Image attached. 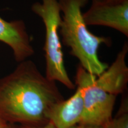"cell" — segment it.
<instances>
[{"instance_id":"7c38bea8","label":"cell","mask_w":128,"mask_h":128,"mask_svg":"<svg viewBox=\"0 0 128 128\" xmlns=\"http://www.w3.org/2000/svg\"><path fill=\"white\" fill-rule=\"evenodd\" d=\"M125 1H127V0H104L103 2L110 3V4H119Z\"/></svg>"},{"instance_id":"30bf717a","label":"cell","mask_w":128,"mask_h":128,"mask_svg":"<svg viewBox=\"0 0 128 128\" xmlns=\"http://www.w3.org/2000/svg\"><path fill=\"white\" fill-rule=\"evenodd\" d=\"M72 128H104L102 126H94V125H89V124H78L74 126Z\"/></svg>"},{"instance_id":"8992f818","label":"cell","mask_w":128,"mask_h":128,"mask_svg":"<svg viewBox=\"0 0 128 128\" xmlns=\"http://www.w3.org/2000/svg\"><path fill=\"white\" fill-rule=\"evenodd\" d=\"M0 42L12 48L15 60L18 62L34 54L25 23L22 20L9 22L0 17Z\"/></svg>"},{"instance_id":"3957f363","label":"cell","mask_w":128,"mask_h":128,"mask_svg":"<svg viewBox=\"0 0 128 128\" xmlns=\"http://www.w3.org/2000/svg\"><path fill=\"white\" fill-rule=\"evenodd\" d=\"M32 12L40 17L45 28L44 50L46 61L45 76L49 80L58 81L70 90L76 88L70 79L64 62L60 28L61 12L58 0H42L32 6Z\"/></svg>"},{"instance_id":"7a4b0ae2","label":"cell","mask_w":128,"mask_h":128,"mask_svg":"<svg viewBox=\"0 0 128 128\" xmlns=\"http://www.w3.org/2000/svg\"><path fill=\"white\" fill-rule=\"evenodd\" d=\"M62 12L60 28L61 43L71 49L70 54L76 58L80 65L91 74L100 76L108 68L102 62L98 50L101 44L111 45L110 38L96 36L88 30L83 19L82 8L88 0H58Z\"/></svg>"},{"instance_id":"6da1fadb","label":"cell","mask_w":128,"mask_h":128,"mask_svg":"<svg viewBox=\"0 0 128 128\" xmlns=\"http://www.w3.org/2000/svg\"><path fill=\"white\" fill-rule=\"evenodd\" d=\"M64 100L56 82L49 80L30 60L20 62L0 79V120L40 127L49 122L53 107Z\"/></svg>"},{"instance_id":"277c9868","label":"cell","mask_w":128,"mask_h":128,"mask_svg":"<svg viewBox=\"0 0 128 128\" xmlns=\"http://www.w3.org/2000/svg\"><path fill=\"white\" fill-rule=\"evenodd\" d=\"M96 77L78 65L76 85L81 90L84 101V114L80 124L107 128L113 119L112 113L117 96L96 84Z\"/></svg>"},{"instance_id":"5b68a950","label":"cell","mask_w":128,"mask_h":128,"mask_svg":"<svg viewBox=\"0 0 128 128\" xmlns=\"http://www.w3.org/2000/svg\"><path fill=\"white\" fill-rule=\"evenodd\" d=\"M87 26H103L113 28L128 36V0L119 4L93 3L82 14Z\"/></svg>"},{"instance_id":"5bb4252c","label":"cell","mask_w":128,"mask_h":128,"mask_svg":"<svg viewBox=\"0 0 128 128\" xmlns=\"http://www.w3.org/2000/svg\"><path fill=\"white\" fill-rule=\"evenodd\" d=\"M93 3H97V2H103L104 0H92Z\"/></svg>"},{"instance_id":"9c48e42d","label":"cell","mask_w":128,"mask_h":128,"mask_svg":"<svg viewBox=\"0 0 128 128\" xmlns=\"http://www.w3.org/2000/svg\"><path fill=\"white\" fill-rule=\"evenodd\" d=\"M107 128H128V97H123L119 112Z\"/></svg>"},{"instance_id":"4fadbf2b","label":"cell","mask_w":128,"mask_h":128,"mask_svg":"<svg viewBox=\"0 0 128 128\" xmlns=\"http://www.w3.org/2000/svg\"><path fill=\"white\" fill-rule=\"evenodd\" d=\"M4 128H19V127H17L14 125V124H5Z\"/></svg>"},{"instance_id":"9a60e30c","label":"cell","mask_w":128,"mask_h":128,"mask_svg":"<svg viewBox=\"0 0 128 128\" xmlns=\"http://www.w3.org/2000/svg\"><path fill=\"white\" fill-rule=\"evenodd\" d=\"M6 124V123H3L1 120H0V127H1V126H2L3 124Z\"/></svg>"},{"instance_id":"8fae6325","label":"cell","mask_w":128,"mask_h":128,"mask_svg":"<svg viewBox=\"0 0 128 128\" xmlns=\"http://www.w3.org/2000/svg\"><path fill=\"white\" fill-rule=\"evenodd\" d=\"M19 128H56L54 124H51V123L49 122L48 124H45V125L40 126V127H30V126H21L19 127Z\"/></svg>"},{"instance_id":"ba28073f","label":"cell","mask_w":128,"mask_h":128,"mask_svg":"<svg viewBox=\"0 0 128 128\" xmlns=\"http://www.w3.org/2000/svg\"><path fill=\"white\" fill-rule=\"evenodd\" d=\"M84 114V101L77 87L74 95L54 106L49 114V122L56 128H72L80 124Z\"/></svg>"},{"instance_id":"2e32d148","label":"cell","mask_w":128,"mask_h":128,"mask_svg":"<svg viewBox=\"0 0 128 128\" xmlns=\"http://www.w3.org/2000/svg\"><path fill=\"white\" fill-rule=\"evenodd\" d=\"M3 124V125L1 126V127H0V128H4V126H5V124Z\"/></svg>"},{"instance_id":"52a82bcc","label":"cell","mask_w":128,"mask_h":128,"mask_svg":"<svg viewBox=\"0 0 128 128\" xmlns=\"http://www.w3.org/2000/svg\"><path fill=\"white\" fill-rule=\"evenodd\" d=\"M128 52V42H125L114 61L96 78V84L108 93L117 96L124 93L127 88L128 68L126 58Z\"/></svg>"}]
</instances>
